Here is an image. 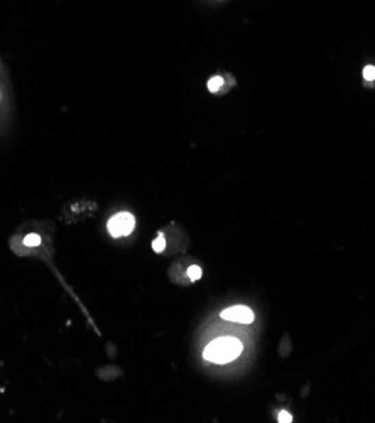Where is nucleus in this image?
I'll use <instances>...</instances> for the list:
<instances>
[{
    "label": "nucleus",
    "instance_id": "0eeeda50",
    "mask_svg": "<svg viewBox=\"0 0 375 423\" xmlns=\"http://www.w3.org/2000/svg\"><path fill=\"white\" fill-rule=\"evenodd\" d=\"M165 248H166V240H165V236H162L161 233H159L158 240H154V243H152V250H154L156 253H161V251L165 250Z\"/></svg>",
    "mask_w": 375,
    "mask_h": 423
},
{
    "label": "nucleus",
    "instance_id": "1a4fd4ad",
    "mask_svg": "<svg viewBox=\"0 0 375 423\" xmlns=\"http://www.w3.org/2000/svg\"><path fill=\"white\" fill-rule=\"evenodd\" d=\"M291 420H293V417H291L287 411H281V413H279V422L281 423H289Z\"/></svg>",
    "mask_w": 375,
    "mask_h": 423
},
{
    "label": "nucleus",
    "instance_id": "f257e3e1",
    "mask_svg": "<svg viewBox=\"0 0 375 423\" xmlns=\"http://www.w3.org/2000/svg\"><path fill=\"white\" fill-rule=\"evenodd\" d=\"M242 349L243 346L239 339L225 335V337H218L211 341L205 348V351H203V357L210 361V363L227 364L242 355Z\"/></svg>",
    "mask_w": 375,
    "mask_h": 423
},
{
    "label": "nucleus",
    "instance_id": "20e7f679",
    "mask_svg": "<svg viewBox=\"0 0 375 423\" xmlns=\"http://www.w3.org/2000/svg\"><path fill=\"white\" fill-rule=\"evenodd\" d=\"M186 275H188V279L191 280V282H196V280L202 279L203 270L199 268V267H196V265H193V267H189V268L186 270Z\"/></svg>",
    "mask_w": 375,
    "mask_h": 423
},
{
    "label": "nucleus",
    "instance_id": "f03ea898",
    "mask_svg": "<svg viewBox=\"0 0 375 423\" xmlns=\"http://www.w3.org/2000/svg\"><path fill=\"white\" fill-rule=\"evenodd\" d=\"M136 228V218L130 213H119L110 218L108 221V233L114 238H120V236H129Z\"/></svg>",
    "mask_w": 375,
    "mask_h": 423
},
{
    "label": "nucleus",
    "instance_id": "7ed1b4c3",
    "mask_svg": "<svg viewBox=\"0 0 375 423\" xmlns=\"http://www.w3.org/2000/svg\"><path fill=\"white\" fill-rule=\"evenodd\" d=\"M220 316L221 319L237 324H250L254 320V312L245 305H234V307L225 309Z\"/></svg>",
    "mask_w": 375,
    "mask_h": 423
},
{
    "label": "nucleus",
    "instance_id": "423d86ee",
    "mask_svg": "<svg viewBox=\"0 0 375 423\" xmlns=\"http://www.w3.org/2000/svg\"><path fill=\"white\" fill-rule=\"evenodd\" d=\"M24 245L27 246H38L41 245V236L39 235H34V233H31V235H27L24 238Z\"/></svg>",
    "mask_w": 375,
    "mask_h": 423
},
{
    "label": "nucleus",
    "instance_id": "39448f33",
    "mask_svg": "<svg viewBox=\"0 0 375 423\" xmlns=\"http://www.w3.org/2000/svg\"><path fill=\"white\" fill-rule=\"evenodd\" d=\"M221 85H223V78H221V76H213L208 81V90L211 93H215V91L221 88Z\"/></svg>",
    "mask_w": 375,
    "mask_h": 423
},
{
    "label": "nucleus",
    "instance_id": "6e6552de",
    "mask_svg": "<svg viewBox=\"0 0 375 423\" xmlns=\"http://www.w3.org/2000/svg\"><path fill=\"white\" fill-rule=\"evenodd\" d=\"M363 78H365L367 81H374V79H375V68L374 66L363 68Z\"/></svg>",
    "mask_w": 375,
    "mask_h": 423
}]
</instances>
